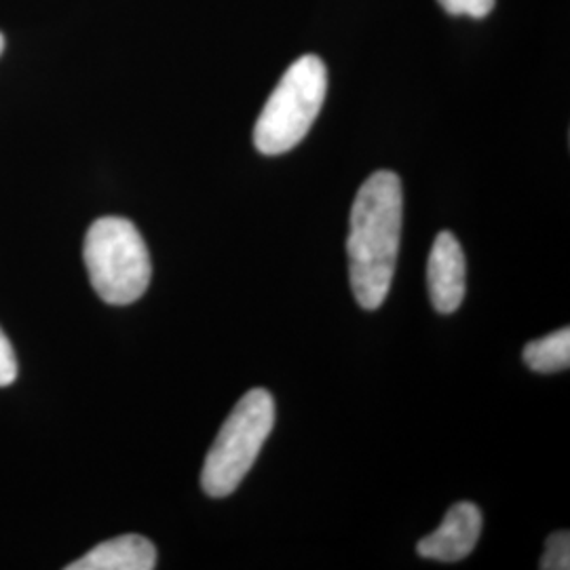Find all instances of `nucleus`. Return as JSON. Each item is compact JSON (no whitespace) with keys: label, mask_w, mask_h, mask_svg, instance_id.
<instances>
[{"label":"nucleus","mask_w":570,"mask_h":570,"mask_svg":"<svg viewBox=\"0 0 570 570\" xmlns=\"http://www.w3.org/2000/svg\"><path fill=\"white\" fill-rule=\"evenodd\" d=\"M82 256L91 285L104 303L125 306L142 298L153 265L136 225L119 216L96 220L87 230Z\"/></svg>","instance_id":"obj_2"},{"label":"nucleus","mask_w":570,"mask_h":570,"mask_svg":"<svg viewBox=\"0 0 570 570\" xmlns=\"http://www.w3.org/2000/svg\"><path fill=\"white\" fill-rule=\"evenodd\" d=\"M18 376V360L16 351L0 330V387H9Z\"/></svg>","instance_id":"obj_11"},{"label":"nucleus","mask_w":570,"mask_h":570,"mask_svg":"<svg viewBox=\"0 0 570 570\" xmlns=\"http://www.w3.org/2000/svg\"><path fill=\"white\" fill-rule=\"evenodd\" d=\"M2 49H4V37L0 35V56H2Z\"/></svg>","instance_id":"obj_12"},{"label":"nucleus","mask_w":570,"mask_h":570,"mask_svg":"<svg viewBox=\"0 0 570 570\" xmlns=\"http://www.w3.org/2000/svg\"><path fill=\"white\" fill-rule=\"evenodd\" d=\"M524 364L539 374L562 372L570 366V330L562 327L524 346Z\"/></svg>","instance_id":"obj_8"},{"label":"nucleus","mask_w":570,"mask_h":570,"mask_svg":"<svg viewBox=\"0 0 570 570\" xmlns=\"http://www.w3.org/2000/svg\"><path fill=\"white\" fill-rule=\"evenodd\" d=\"M465 254L459 239L442 230L431 245L428 263V287L431 305L449 315L454 313L465 298Z\"/></svg>","instance_id":"obj_5"},{"label":"nucleus","mask_w":570,"mask_h":570,"mask_svg":"<svg viewBox=\"0 0 570 570\" xmlns=\"http://www.w3.org/2000/svg\"><path fill=\"white\" fill-rule=\"evenodd\" d=\"M450 16H469L473 20L487 18L497 0H438Z\"/></svg>","instance_id":"obj_10"},{"label":"nucleus","mask_w":570,"mask_h":570,"mask_svg":"<svg viewBox=\"0 0 570 570\" xmlns=\"http://www.w3.org/2000/svg\"><path fill=\"white\" fill-rule=\"evenodd\" d=\"M541 570L570 569V534L569 530H558L550 534L546 543V553L541 558Z\"/></svg>","instance_id":"obj_9"},{"label":"nucleus","mask_w":570,"mask_h":570,"mask_svg":"<svg viewBox=\"0 0 570 570\" xmlns=\"http://www.w3.org/2000/svg\"><path fill=\"white\" fill-rule=\"evenodd\" d=\"M404 220L402 180L393 171H376L360 186L348 220V279L362 308L374 311L385 303Z\"/></svg>","instance_id":"obj_1"},{"label":"nucleus","mask_w":570,"mask_h":570,"mask_svg":"<svg viewBox=\"0 0 570 570\" xmlns=\"http://www.w3.org/2000/svg\"><path fill=\"white\" fill-rule=\"evenodd\" d=\"M157 567L155 546L140 534H122L96 546L68 570H153Z\"/></svg>","instance_id":"obj_7"},{"label":"nucleus","mask_w":570,"mask_h":570,"mask_svg":"<svg viewBox=\"0 0 570 570\" xmlns=\"http://www.w3.org/2000/svg\"><path fill=\"white\" fill-rule=\"evenodd\" d=\"M482 534V511L478 505L461 501L450 508L440 529L419 541L421 558L438 562H459L475 550Z\"/></svg>","instance_id":"obj_6"},{"label":"nucleus","mask_w":570,"mask_h":570,"mask_svg":"<svg viewBox=\"0 0 570 570\" xmlns=\"http://www.w3.org/2000/svg\"><path fill=\"white\" fill-rule=\"evenodd\" d=\"M326 63L303 56L287 70L254 127V146L266 157H277L305 140L326 102Z\"/></svg>","instance_id":"obj_3"},{"label":"nucleus","mask_w":570,"mask_h":570,"mask_svg":"<svg viewBox=\"0 0 570 570\" xmlns=\"http://www.w3.org/2000/svg\"><path fill=\"white\" fill-rule=\"evenodd\" d=\"M275 428V400L266 389H252L233 407L205 456L202 487L214 499L233 494L254 468Z\"/></svg>","instance_id":"obj_4"}]
</instances>
